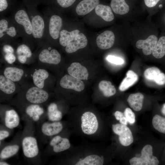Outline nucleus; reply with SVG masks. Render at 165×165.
Returning a JSON list of instances; mask_svg holds the SVG:
<instances>
[{"label": "nucleus", "instance_id": "nucleus-1", "mask_svg": "<svg viewBox=\"0 0 165 165\" xmlns=\"http://www.w3.org/2000/svg\"><path fill=\"white\" fill-rule=\"evenodd\" d=\"M158 27L147 16L130 23V42L145 56L151 55L157 42Z\"/></svg>", "mask_w": 165, "mask_h": 165}, {"label": "nucleus", "instance_id": "nucleus-2", "mask_svg": "<svg viewBox=\"0 0 165 165\" xmlns=\"http://www.w3.org/2000/svg\"><path fill=\"white\" fill-rule=\"evenodd\" d=\"M24 5L28 9L29 13H31L30 18L32 27V37L39 40L43 37L45 29V21L37 10L38 2L37 0H22Z\"/></svg>", "mask_w": 165, "mask_h": 165}, {"label": "nucleus", "instance_id": "nucleus-3", "mask_svg": "<svg viewBox=\"0 0 165 165\" xmlns=\"http://www.w3.org/2000/svg\"><path fill=\"white\" fill-rule=\"evenodd\" d=\"M19 94L30 104H41L47 101L49 97L48 91L34 84L26 87L22 85Z\"/></svg>", "mask_w": 165, "mask_h": 165}, {"label": "nucleus", "instance_id": "nucleus-4", "mask_svg": "<svg viewBox=\"0 0 165 165\" xmlns=\"http://www.w3.org/2000/svg\"><path fill=\"white\" fill-rule=\"evenodd\" d=\"M23 4L15 5L13 16L14 20L16 25L23 29L26 35L32 37V27L30 18L24 7Z\"/></svg>", "mask_w": 165, "mask_h": 165}, {"label": "nucleus", "instance_id": "nucleus-5", "mask_svg": "<svg viewBox=\"0 0 165 165\" xmlns=\"http://www.w3.org/2000/svg\"><path fill=\"white\" fill-rule=\"evenodd\" d=\"M38 60L41 67L48 68L50 65L59 64L61 60V56L57 50L47 46L43 48L39 52Z\"/></svg>", "mask_w": 165, "mask_h": 165}, {"label": "nucleus", "instance_id": "nucleus-6", "mask_svg": "<svg viewBox=\"0 0 165 165\" xmlns=\"http://www.w3.org/2000/svg\"><path fill=\"white\" fill-rule=\"evenodd\" d=\"M152 147L150 145L145 146L142 149L140 157H134L129 160L131 165H157L158 158L153 155Z\"/></svg>", "mask_w": 165, "mask_h": 165}, {"label": "nucleus", "instance_id": "nucleus-7", "mask_svg": "<svg viewBox=\"0 0 165 165\" xmlns=\"http://www.w3.org/2000/svg\"><path fill=\"white\" fill-rule=\"evenodd\" d=\"M81 128L85 134L90 135L95 133L97 130L98 123L96 116L92 112H87L81 117Z\"/></svg>", "mask_w": 165, "mask_h": 165}, {"label": "nucleus", "instance_id": "nucleus-8", "mask_svg": "<svg viewBox=\"0 0 165 165\" xmlns=\"http://www.w3.org/2000/svg\"><path fill=\"white\" fill-rule=\"evenodd\" d=\"M114 133L119 136L120 142L123 145L127 146L131 144L134 139L130 129L126 125L122 124H116L112 126Z\"/></svg>", "mask_w": 165, "mask_h": 165}, {"label": "nucleus", "instance_id": "nucleus-9", "mask_svg": "<svg viewBox=\"0 0 165 165\" xmlns=\"http://www.w3.org/2000/svg\"><path fill=\"white\" fill-rule=\"evenodd\" d=\"M22 147L24 154L27 158H34L38 154L39 149L37 141L34 137L24 138L22 141Z\"/></svg>", "mask_w": 165, "mask_h": 165}, {"label": "nucleus", "instance_id": "nucleus-10", "mask_svg": "<svg viewBox=\"0 0 165 165\" xmlns=\"http://www.w3.org/2000/svg\"><path fill=\"white\" fill-rule=\"evenodd\" d=\"M116 38L115 33L112 30H107L98 36L96 38V43L101 49H108L114 45Z\"/></svg>", "mask_w": 165, "mask_h": 165}, {"label": "nucleus", "instance_id": "nucleus-11", "mask_svg": "<svg viewBox=\"0 0 165 165\" xmlns=\"http://www.w3.org/2000/svg\"><path fill=\"white\" fill-rule=\"evenodd\" d=\"M60 85L63 88L72 89L78 92L83 90L85 88L82 81L68 74L62 77L60 81Z\"/></svg>", "mask_w": 165, "mask_h": 165}, {"label": "nucleus", "instance_id": "nucleus-12", "mask_svg": "<svg viewBox=\"0 0 165 165\" xmlns=\"http://www.w3.org/2000/svg\"><path fill=\"white\" fill-rule=\"evenodd\" d=\"M21 86L6 78L3 74L0 75V91L1 94L11 96L16 92H19Z\"/></svg>", "mask_w": 165, "mask_h": 165}, {"label": "nucleus", "instance_id": "nucleus-13", "mask_svg": "<svg viewBox=\"0 0 165 165\" xmlns=\"http://www.w3.org/2000/svg\"><path fill=\"white\" fill-rule=\"evenodd\" d=\"M50 75L45 68L41 67L35 69L32 74L33 84L35 86L46 90V82Z\"/></svg>", "mask_w": 165, "mask_h": 165}, {"label": "nucleus", "instance_id": "nucleus-14", "mask_svg": "<svg viewBox=\"0 0 165 165\" xmlns=\"http://www.w3.org/2000/svg\"><path fill=\"white\" fill-rule=\"evenodd\" d=\"M62 24V20L60 16L53 15L50 17L48 31L50 36L53 39L56 40L59 38Z\"/></svg>", "mask_w": 165, "mask_h": 165}, {"label": "nucleus", "instance_id": "nucleus-15", "mask_svg": "<svg viewBox=\"0 0 165 165\" xmlns=\"http://www.w3.org/2000/svg\"><path fill=\"white\" fill-rule=\"evenodd\" d=\"M6 78L18 83L24 79L26 72L23 68L15 66L6 67L2 74Z\"/></svg>", "mask_w": 165, "mask_h": 165}, {"label": "nucleus", "instance_id": "nucleus-16", "mask_svg": "<svg viewBox=\"0 0 165 165\" xmlns=\"http://www.w3.org/2000/svg\"><path fill=\"white\" fill-rule=\"evenodd\" d=\"M87 39L82 33H79L74 40L65 47V51L68 53L76 52L79 49L83 48L87 45Z\"/></svg>", "mask_w": 165, "mask_h": 165}, {"label": "nucleus", "instance_id": "nucleus-17", "mask_svg": "<svg viewBox=\"0 0 165 165\" xmlns=\"http://www.w3.org/2000/svg\"><path fill=\"white\" fill-rule=\"evenodd\" d=\"M69 75L80 80H87L89 74L86 67L78 62H73L67 69Z\"/></svg>", "mask_w": 165, "mask_h": 165}, {"label": "nucleus", "instance_id": "nucleus-18", "mask_svg": "<svg viewBox=\"0 0 165 165\" xmlns=\"http://www.w3.org/2000/svg\"><path fill=\"white\" fill-rule=\"evenodd\" d=\"M99 3V0H83L77 5L76 12L79 15H85L91 12Z\"/></svg>", "mask_w": 165, "mask_h": 165}, {"label": "nucleus", "instance_id": "nucleus-19", "mask_svg": "<svg viewBox=\"0 0 165 165\" xmlns=\"http://www.w3.org/2000/svg\"><path fill=\"white\" fill-rule=\"evenodd\" d=\"M17 30L16 27L11 25L9 21L5 18L0 20V38L2 39L6 36L13 38L17 35Z\"/></svg>", "mask_w": 165, "mask_h": 165}, {"label": "nucleus", "instance_id": "nucleus-20", "mask_svg": "<svg viewBox=\"0 0 165 165\" xmlns=\"http://www.w3.org/2000/svg\"><path fill=\"white\" fill-rule=\"evenodd\" d=\"M50 145L53 147V150L55 152H59L69 148L70 144L69 140L63 138L60 136H56L51 140Z\"/></svg>", "mask_w": 165, "mask_h": 165}, {"label": "nucleus", "instance_id": "nucleus-21", "mask_svg": "<svg viewBox=\"0 0 165 165\" xmlns=\"http://www.w3.org/2000/svg\"><path fill=\"white\" fill-rule=\"evenodd\" d=\"M17 59L19 63L25 64L28 62L33 56L30 47L25 44H22L17 47L16 50Z\"/></svg>", "mask_w": 165, "mask_h": 165}, {"label": "nucleus", "instance_id": "nucleus-22", "mask_svg": "<svg viewBox=\"0 0 165 165\" xmlns=\"http://www.w3.org/2000/svg\"><path fill=\"white\" fill-rule=\"evenodd\" d=\"M63 128L62 124L59 122L56 121L52 123L46 122L42 125L41 130L45 135L51 136L59 133Z\"/></svg>", "mask_w": 165, "mask_h": 165}, {"label": "nucleus", "instance_id": "nucleus-23", "mask_svg": "<svg viewBox=\"0 0 165 165\" xmlns=\"http://www.w3.org/2000/svg\"><path fill=\"white\" fill-rule=\"evenodd\" d=\"M95 12L97 15L106 22H111L115 19L113 11L108 6L99 4L95 8Z\"/></svg>", "mask_w": 165, "mask_h": 165}, {"label": "nucleus", "instance_id": "nucleus-24", "mask_svg": "<svg viewBox=\"0 0 165 165\" xmlns=\"http://www.w3.org/2000/svg\"><path fill=\"white\" fill-rule=\"evenodd\" d=\"M20 121L19 117L14 110L10 109L6 111L5 124L7 128L12 129L17 127Z\"/></svg>", "mask_w": 165, "mask_h": 165}, {"label": "nucleus", "instance_id": "nucleus-25", "mask_svg": "<svg viewBox=\"0 0 165 165\" xmlns=\"http://www.w3.org/2000/svg\"><path fill=\"white\" fill-rule=\"evenodd\" d=\"M79 33V31L78 30H75L71 31H69L65 29L61 30L59 38L60 45L63 47H66L69 43L74 40Z\"/></svg>", "mask_w": 165, "mask_h": 165}, {"label": "nucleus", "instance_id": "nucleus-26", "mask_svg": "<svg viewBox=\"0 0 165 165\" xmlns=\"http://www.w3.org/2000/svg\"><path fill=\"white\" fill-rule=\"evenodd\" d=\"M144 98L142 94L138 93L130 94L128 97L127 101L131 108L135 111H138L142 108Z\"/></svg>", "mask_w": 165, "mask_h": 165}, {"label": "nucleus", "instance_id": "nucleus-27", "mask_svg": "<svg viewBox=\"0 0 165 165\" xmlns=\"http://www.w3.org/2000/svg\"><path fill=\"white\" fill-rule=\"evenodd\" d=\"M110 6L114 13L124 19L127 11L125 0H111Z\"/></svg>", "mask_w": 165, "mask_h": 165}, {"label": "nucleus", "instance_id": "nucleus-28", "mask_svg": "<svg viewBox=\"0 0 165 165\" xmlns=\"http://www.w3.org/2000/svg\"><path fill=\"white\" fill-rule=\"evenodd\" d=\"M137 75L132 70L128 71L126 77L123 79L119 87L121 91H124L134 84L138 80Z\"/></svg>", "mask_w": 165, "mask_h": 165}, {"label": "nucleus", "instance_id": "nucleus-29", "mask_svg": "<svg viewBox=\"0 0 165 165\" xmlns=\"http://www.w3.org/2000/svg\"><path fill=\"white\" fill-rule=\"evenodd\" d=\"M104 162V157L96 155L86 156L84 159H80L76 165H102Z\"/></svg>", "mask_w": 165, "mask_h": 165}, {"label": "nucleus", "instance_id": "nucleus-30", "mask_svg": "<svg viewBox=\"0 0 165 165\" xmlns=\"http://www.w3.org/2000/svg\"><path fill=\"white\" fill-rule=\"evenodd\" d=\"M156 59H161L165 55V35H161L159 38L152 54Z\"/></svg>", "mask_w": 165, "mask_h": 165}, {"label": "nucleus", "instance_id": "nucleus-31", "mask_svg": "<svg viewBox=\"0 0 165 165\" xmlns=\"http://www.w3.org/2000/svg\"><path fill=\"white\" fill-rule=\"evenodd\" d=\"M47 115L49 120L53 122L60 121L62 117V112L58 110L57 105L54 103H51L48 105Z\"/></svg>", "mask_w": 165, "mask_h": 165}, {"label": "nucleus", "instance_id": "nucleus-32", "mask_svg": "<svg viewBox=\"0 0 165 165\" xmlns=\"http://www.w3.org/2000/svg\"><path fill=\"white\" fill-rule=\"evenodd\" d=\"M99 88L103 95L106 97H109L114 95L116 90L111 82L109 81L102 80L99 83Z\"/></svg>", "mask_w": 165, "mask_h": 165}, {"label": "nucleus", "instance_id": "nucleus-33", "mask_svg": "<svg viewBox=\"0 0 165 165\" xmlns=\"http://www.w3.org/2000/svg\"><path fill=\"white\" fill-rule=\"evenodd\" d=\"M19 146L17 145H9L5 147L1 151L0 158L6 159L15 155L18 151Z\"/></svg>", "mask_w": 165, "mask_h": 165}, {"label": "nucleus", "instance_id": "nucleus-34", "mask_svg": "<svg viewBox=\"0 0 165 165\" xmlns=\"http://www.w3.org/2000/svg\"><path fill=\"white\" fill-rule=\"evenodd\" d=\"M152 122L156 130L160 133L165 134V117L156 115L153 117Z\"/></svg>", "mask_w": 165, "mask_h": 165}, {"label": "nucleus", "instance_id": "nucleus-35", "mask_svg": "<svg viewBox=\"0 0 165 165\" xmlns=\"http://www.w3.org/2000/svg\"><path fill=\"white\" fill-rule=\"evenodd\" d=\"M161 72L157 68L152 67L146 69L144 72V75L146 79L154 81Z\"/></svg>", "mask_w": 165, "mask_h": 165}, {"label": "nucleus", "instance_id": "nucleus-36", "mask_svg": "<svg viewBox=\"0 0 165 165\" xmlns=\"http://www.w3.org/2000/svg\"><path fill=\"white\" fill-rule=\"evenodd\" d=\"M160 0H144L148 16H152L154 14L155 7Z\"/></svg>", "mask_w": 165, "mask_h": 165}, {"label": "nucleus", "instance_id": "nucleus-37", "mask_svg": "<svg viewBox=\"0 0 165 165\" xmlns=\"http://www.w3.org/2000/svg\"><path fill=\"white\" fill-rule=\"evenodd\" d=\"M16 4V0H0L1 13L13 8Z\"/></svg>", "mask_w": 165, "mask_h": 165}, {"label": "nucleus", "instance_id": "nucleus-38", "mask_svg": "<svg viewBox=\"0 0 165 165\" xmlns=\"http://www.w3.org/2000/svg\"><path fill=\"white\" fill-rule=\"evenodd\" d=\"M41 106L38 104H30L25 108L26 113L30 117H32L35 112L37 113ZM38 114V113H37Z\"/></svg>", "mask_w": 165, "mask_h": 165}, {"label": "nucleus", "instance_id": "nucleus-39", "mask_svg": "<svg viewBox=\"0 0 165 165\" xmlns=\"http://www.w3.org/2000/svg\"><path fill=\"white\" fill-rule=\"evenodd\" d=\"M124 114L127 118L128 122L130 124H134L135 121L134 113L129 108H127L125 110Z\"/></svg>", "mask_w": 165, "mask_h": 165}, {"label": "nucleus", "instance_id": "nucleus-40", "mask_svg": "<svg viewBox=\"0 0 165 165\" xmlns=\"http://www.w3.org/2000/svg\"><path fill=\"white\" fill-rule=\"evenodd\" d=\"M106 60L109 62L116 65L122 64L124 62L123 58L112 55L108 56L106 57Z\"/></svg>", "mask_w": 165, "mask_h": 165}, {"label": "nucleus", "instance_id": "nucleus-41", "mask_svg": "<svg viewBox=\"0 0 165 165\" xmlns=\"http://www.w3.org/2000/svg\"><path fill=\"white\" fill-rule=\"evenodd\" d=\"M76 0H56L57 4L63 8H67L71 6Z\"/></svg>", "mask_w": 165, "mask_h": 165}, {"label": "nucleus", "instance_id": "nucleus-42", "mask_svg": "<svg viewBox=\"0 0 165 165\" xmlns=\"http://www.w3.org/2000/svg\"><path fill=\"white\" fill-rule=\"evenodd\" d=\"M4 58L7 63L12 64L16 61V57L14 53H6L4 54Z\"/></svg>", "mask_w": 165, "mask_h": 165}, {"label": "nucleus", "instance_id": "nucleus-43", "mask_svg": "<svg viewBox=\"0 0 165 165\" xmlns=\"http://www.w3.org/2000/svg\"><path fill=\"white\" fill-rule=\"evenodd\" d=\"M157 84L162 85L165 84V74L161 72L154 81Z\"/></svg>", "mask_w": 165, "mask_h": 165}, {"label": "nucleus", "instance_id": "nucleus-44", "mask_svg": "<svg viewBox=\"0 0 165 165\" xmlns=\"http://www.w3.org/2000/svg\"><path fill=\"white\" fill-rule=\"evenodd\" d=\"M2 50L4 54L9 53H14L15 50L13 47L11 45L9 44H4L2 47Z\"/></svg>", "mask_w": 165, "mask_h": 165}, {"label": "nucleus", "instance_id": "nucleus-45", "mask_svg": "<svg viewBox=\"0 0 165 165\" xmlns=\"http://www.w3.org/2000/svg\"><path fill=\"white\" fill-rule=\"evenodd\" d=\"M9 135V133L8 131L5 130H1L0 131V141L8 137Z\"/></svg>", "mask_w": 165, "mask_h": 165}, {"label": "nucleus", "instance_id": "nucleus-46", "mask_svg": "<svg viewBox=\"0 0 165 165\" xmlns=\"http://www.w3.org/2000/svg\"><path fill=\"white\" fill-rule=\"evenodd\" d=\"M114 115L116 119L118 120H119L124 116V114L122 112L119 111H116L114 113Z\"/></svg>", "mask_w": 165, "mask_h": 165}, {"label": "nucleus", "instance_id": "nucleus-47", "mask_svg": "<svg viewBox=\"0 0 165 165\" xmlns=\"http://www.w3.org/2000/svg\"><path fill=\"white\" fill-rule=\"evenodd\" d=\"M119 122L121 124L126 125L127 124L128 121L124 116L119 120Z\"/></svg>", "mask_w": 165, "mask_h": 165}, {"label": "nucleus", "instance_id": "nucleus-48", "mask_svg": "<svg viewBox=\"0 0 165 165\" xmlns=\"http://www.w3.org/2000/svg\"><path fill=\"white\" fill-rule=\"evenodd\" d=\"M40 116L37 113L35 112L32 117V118L33 120L34 121H38L39 119Z\"/></svg>", "mask_w": 165, "mask_h": 165}, {"label": "nucleus", "instance_id": "nucleus-49", "mask_svg": "<svg viewBox=\"0 0 165 165\" xmlns=\"http://www.w3.org/2000/svg\"><path fill=\"white\" fill-rule=\"evenodd\" d=\"M162 113L165 116V104H164L161 110Z\"/></svg>", "mask_w": 165, "mask_h": 165}, {"label": "nucleus", "instance_id": "nucleus-50", "mask_svg": "<svg viewBox=\"0 0 165 165\" xmlns=\"http://www.w3.org/2000/svg\"><path fill=\"white\" fill-rule=\"evenodd\" d=\"M0 165H8L9 164L7 163V162H2L1 161L0 162Z\"/></svg>", "mask_w": 165, "mask_h": 165}, {"label": "nucleus", "instance_id": "nucleus-51", "mask_svg": "<svg viewBox=\"0 0 165 165\" xmlns=\"http://www.w3.org/2000/svg\"></svg>", "mask_w": 165, "mask_h": 165}]
</instances>
